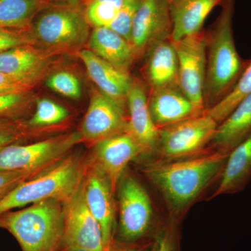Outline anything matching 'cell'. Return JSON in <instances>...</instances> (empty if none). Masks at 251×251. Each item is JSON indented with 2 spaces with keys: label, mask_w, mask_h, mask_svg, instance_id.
Wrapping results in <instances>:
<instances>
[{
  "label": "cell",
  "mask_w": 251,
  "mask_h": 251,
  "mask_svg": "<svg viewBox=\"0 0 251 251\" xmlns=\"http://www.w3.org/2000/svg\"><path fill=\"white\" fill-rule=\"evenodd\" d=\"M151 251H175L174 234L169 229L157 235Z\"/></svg>",
  "instance_id": "836d02e7"
},
{
  "label": "cell",
  "mask_w": 251,
  "mask_h": 251,
  "mask_svg": "<svg viewBox=\"0 0 251 251\" xmlns=\"http://www.w3.org/2000/svg\"><path fill=\"white\" fill-rule=\"evenodd\" d=\"M87 163L84 155L72 151L11 191L0 202V214L46 200L62 202L83 179Z\"/></svg>",
  "instance_id": "277c9868"
},
{
  "label": "cell",
  "mask_w": 251,
  "mask_h": 251,
  "mask_svg": "<svg viewBox=\"0 0 251 251\" xmlns=\"http://www.w3.org/2000/svg\"><path fill=\"white\" fill-rule=\"evenodd\" d=\"M118 251H139L133 250V249H122V250H120Z\"/></svg>",
  "instance_id": "74e56055"
},
{
  "label": "cell",
  "mask_w": 251,
  "mask_h": 251,
  "mask_svg": "<svg viewBox=\"0 0 251 251\" xmlns=\"http://www.w3.org/2000/svg\"><path fill=\"white\" fill-rule=\"evenodd\" d=\"M68 116L69 111L64 107L50 99H41L36 101L35 112L27 122L34 128H45L59 125Z\"/></svg>",
  "instance_id": "4316f807"
},
{
  "label": "cell",
  "mask_w": 251,
  "mask_h": 251,
  "mask_svg": "<svg viewBox=\"0 0 251 251\" xmlns=\"http://www.w3.org/2000/svg\"><path fill=\"white\" fill-rule=\"evenodd\" d=\"M54 54L34 45L18 46L0 52V72L31 88L49 72Z\"/></svg>",
  "instance_id": "5bb4252c"
},
{
  "label": "cell",
  "mask_w": 251,
  "mask_h": 251,
  "mask_svg": "<svg viewBox=\"0 0 251 251\" xmlns=\"http://www.w3.org/2000/svg\"><path fill=\"white\" fill-rule=\"evenodd\" d=\"M24 45H34L29 29L0 28V52Z\"/></svg>",
  "instance_id": "d6a6232c"
},
{
  "label": "cell",
  "mask_w": 251,
  "mask_h": 251,
  "mask_svg": "<svg viewBox=\"0 0 251 251\" xmlns=\"http://www.w3.org/2000/svg\"><path fill=\"white\" fill-rule=\"evenodd\" d=\"M46 0H0V28L28 29Z\"/></svg>",
  "instance_id": "cb8c5ba5"
},
{
  "label": "cell",
  "mask_w": 251,
  "mask_h": 251,
  "mask_svg": "<svg viewBox=\"0 0 251 251\" xmlns=\"http://www.w3.org/2000/svg\"><path fill=\"white\" fill-rule=\"evenodd\" d=\"M90 27L80 4H49L29 29L34 46L57 54L80 50L88 41Z\"/></svg>",
  "instance_id": "5b68a950"
},
{
  "label": "cell",
  "mask_w": 251,
  "mask_h": 251,
  "mask_svg": "<svg viewBox=\"0 0 251 251\" xmlns=\"http://www.w3.org/2000/svg\"><path fill=\"white\" fill-rule=\"evenodd\" d=\"M87 1H88V0H80V4H84L85 2H87Z\"/></svg>",
  "instance_id": "f35d334b"
},
{
  "label": "cell",
  "mask_w": 251,
  "mask_h": 251,
  "mask_svg": "<svg viewBox=\"0 0 251 251\" xmlns=\"http://www.w3.org/2000/svg\"><path fill=\"white\" fill-rule=\"evenodd\" d=\"M30 100L29 92L0 96V119H21Z\"/></svg>",
  "instance_id": "4dcf8cb0"
},
{
  "label": "cell",
  "mask_w": 251,
  "mask_h": 251,
  "mask_svg": "<svg viewBox=\"0 0 251 251\" xmlns=\"http://www.w3.org/2000/svg\"><path fill=\"white\" fill-rule=\"evenodd\" d=\"M173 23L168 0H142L132 27L131 43L138 57L158 41L171 39Z\"/></svg>",
  "instance_id": "7c38bea8"
},
{
  "label": "cell",
  "mask_w": 251,
  "mask_h": 251,
  "mask_svg": "<svg viewBox=\"0 0 251 251\" xmlns=\"http://www.w3.org/2000/svg\"><path fill=\"white\" fill-rule=\"evenodd\" d=\"M226 0H174L171 3V40H181L203 30L206 18Z\"/></svg>",
  "instance_id": "44dd1931"
},
{
  "label": "cell",
  "mask_w": 251,
  "mask_h": 251,
  "mask_svg": "<svg viewBox=\"0 0 251 251\" xmlns=\"http://www.w3.org/2000/svg\"><path fill=\"white\" fill-rule=\"evenodd\" d=\"M84 177L75 191L62 201L64 234L62 246H74L91 251H105L98 221L86 202Z\"/></svg>",
  "instance_id": "9c48e42d"
},
{
  "label": "cell",
  "mask_w": 251,
  "mask_h": 251,
  "mask_svg": "<svg viewBox=\"0 0 251 251\" xmlns=\"http://www.w3.org/2000/svg\"><path fill=\"white\" fill-rule=\"evenodd\" d=\"M221 6L219 17L213 27L206 31L205 112L233 90L251 60L241 57L234 42L232 28L234 0H226Z\"/></svg>",
  "instance_id": "6da1fadb"
},
{
  "label": "cell",
  "mask_w": 251,
  "mask_h": 251,
  "mask_svg": "<svg viewBox=\"0 0 251 251\" xmlns=\"http://www.w3.org/2000/svg\"><path fill=\"white\" fill-rule=\"evenodd\" d=\"M125 109L100 90H94L80 133L82 140L96 143L128 131Z\"/></svg>",
  "instance_id": "8fae6325"
},
{
  "label": "cell",
  "mask_w": 251,
  "mask_h": 251,
  "mask_svg": "<svg viewBox=\"0 0 251 251\" xmlns=\"http://www.w3.org/2000/svg\"><path fill=\"white\" fill-rule=\"evenodd\" d=\"M170 1V3H171L172 1H174V0H168Z\"/></svg>",
  "instance_id": "ab89813d"
},
{
  "label": "cell",
  "mask_w": 251,
  "mask_h": 251,
  "mask_svg": "<svg viewBox=\"0 0 251 251\" xmlns=\"http://www.w3.org/2000/svg\"><path fill=\"white\" fill-rule=\"evenodd\" d=\"M251 133V94L220 123L211 143L217 151L229 153Z\"/></svg>",
  "instance_id": "7402d4cb"
},
{
  "label": "cell",
  "mask_w": 251,
  "mask_h": 251,
  "mask_svg": "<svg viewBox=\"0 0 251 251\" xmlns=\"http://www.w3.org/2000/svg\"><path fill=\"white\" fill-rule=\"evenodd\" d=\"M77 54L99 90L125 109L127 92L131 80L129 74L120 72L89 49L81 50Z\"/></svg>",
  "instance_id": "d6986e66"
},
{
  "label": "cell",
  "mask_w": 251,
  "mask_h": 251,
  "mask_svg": "<svg viewBox=\"0 0 251 251\" xmlns=\"http://www.w3.org/2000/svg\"><path fill=\"white\" fill-rule=\"evenodd\" d=\"M126 0H88L82 4L90 27H108L125 4Z\"/></svg>",
  "instance_id": "484cf974"
},
{
  "label": "cell",
  "mask_w": 251,
  "mask_h": 251,
  "mask_svg": "<svg viewBox=\"0 0 251 251\" xmlns=\"http://www.w3.org/2000/svg\"><path fill=\"white\" fill-rule=\"evenodd\" d=\"M228 155L216 150L189 159L153 163L147 167L145 173L172 210L179 212L222 173Z\"/></svg>",
  "instance_id": "7a4b0ae2"
},
{
  "label": "cell",
  "mask_w": 251,
  "mask_h": 251,
  "mask_svg": "<svg viewBox=\"0 0 251 251\" xmlns=\"http://www.w3.org/2000/svg\"><path fill=\"white\" fill-rule=\"evenodd\" d=\"M83 181L86 202L100 225L105 251H110L113 245L115 210L110 181L91 160L87 161Z\"/></svg>",
  "instance_id": "4fadbf2b"
},
{
  "label": "cell",
  "mask_w": 251,
  "mask_h": 251,
  "mask_svg": "<svg viewBox=\"0 0 251 251\" xmlns=\"http://www.w3.org/2000/svg\"><path fill=\"white\" fill-rule=\"evenodd\" d=\"M0 228L16 238L22 251H58L64 234L62 203L46 200L0 214Z\"/></svg>",
  "instance_id": "3957f363"
},
{
  "label": "cell",
  "mask_w": 251,
  "mask_h": 251,
  "mask_svg": "<svg viewBox=\"0 0 251 251\" xmlns=\"http://www.w3.org/2000/svg\"><path fill=\"white\" fill-rule=\"evenodd\" d=\"M144 153L141 145L126 131L96 143L91 161L108 177L115 192L126 167L135 157Z\"/></svg>",
  "instance_id": "9a60e30c"
},
{
  "label": "cell",
  "mask_w": 251,
  "mask_h": 251,
  "mask_svg": "<svg viewBox=\"0 0 251 251\" xmlns=\"http://www.w3.org/2000/svg\"><path fill=\"white\" fill-rule=\"evenodd\" d=\"M128 105V131L143 148L145 153L157 149L159 129L153 123L148 104V90L138 78L131 77L126 95Z\"/></svg>",
  "instance_id": "2e32d148"
},
{
  "label": "cell",
  "mask_w": 251,
  "mask_h": 251,
  "mask_svg": "<svg viewBox=\"0 0 251 251\" xmlns=\"http://www.w3.org/2000/svg\"><path fill=\"white\" fill-rule=\"evenodd\" d=\"M145 54V77L148 92L179 87L177 56L171 39L158 41Z\"/></svg>",
  "instance_id": "ac0fdd59"
},
{
  "label": "cell",
  "mask_w": 251,
  "mask_h": 251,
  "mask_svg": "<svg viewBox=\"0 0 251 251\" xmlns=\"http://www.w3.org/2000/svg\"><path fill=\"white\" fill-rule=\"evenodd\" d=\"M40 128L28 125L22 119H0V150L14 144H19L31 137L40 135Z\"/></svg>",
  "instance_id": "83f0119b"
},
{
  "label": "cell",
  "mask_w": 251,
  "mask_h": 251,
  "mask_svg": "<svg viewBox=\"0 0 251 251\" xmlns=\"http://www.w3.org/2000/svg\"><path fill=\"white\" fill-rule=\"evenodd\" d=\"M142 0H126L113 22L108 28L120 34L126 40L131 43L132 27L135 14Z\"/></svg>",
  "instance_id": "f546056e"
},
{
  "label": "cell",
  "mask_w": 251,
  "mask_h": 251,
  "mask_svg": "<svg viewBox=\"0 0 251 251\" xmlns=\"http://www.w3.org/2000/svg\"><path fill=\"white\" fill-rule=\"evenodd\" d=\"M58 251H91L82 248L74 247V246H62Z\"/></svg>",
  "instance_id": "8d00e7d4"
},
{
  "label": "cell",
  "mask_w": 251,
  "mask_h": 251,
  "mask_svg": "<svg viewBox=\"0 0 251 251\" xmlns=\"http://www.w3.org/2000/svg\"><path fill=\"white\" fill-rule=\"evenodd\" d=\"M172 41V40H171ZM178 60L179 87L199 113H204L206 65V31L172 41Z\"/></svg>",
  "instance_id": "ba28073f"
},
{
  "label": "cell",
  "mask_w": 251,
  "mask_h": 251,
  "mask_svg": "<svg viewBox=\"0 0 251 251\" xmlns=\"http://www.w3.org/2000/svg\"><path fill=\"white\" fill-rule=\"evenodd\" d=\"M87 44L92 52L125 74H129L139 57L130 43L108 27L94 28Z\"/></svg>",
  "instance_id": "ffe728a7"
},
{
  "label": "cell",
  "mask_w": 251,
  "mask_h": 251,
  "mask_svg": "<svg viewBox=\"0 0 251 251\" xmlns=\"http://www.w3.org/2000/svg\"><path fill=\"white\" fill-rule=\"evenodd\" d=\"M251 94V59L233 90L215 106L206 110L205 113L214 119L219 125L233 111L243 99Z\"/></svg>",
  "instance_id": "d4e9b609"
},
{
  "label": "cell",
  "mask_w": 251,
  "mask_h": 251,
  "mask_svg": "<svg viewBox=\"0 0 251 251\" xmlns=\"http://www.w3.org/2000/svg\"><path fill=\"white\" fill-rule=\"evenodd\" d=\"M46 85L50 90L68 98L77 99L82 95L80 80L75 74L67 71L52 74L46 80Z\"/></svg>",
  "instance_id": "f1b7e54d"
},
{
  "label": "cell",
  "mask_w": 251,
  "mask_h": 251,
  "mask_svg": "<svg viewBox=\"0 0 251 251\" xmlns=\"http://www.w3.org/2000/svg\"><path fill=\"white\" fill-rule=\"evenodd\" d=\"M119 232L126 242L141 239L151 227L153 211L148 193L131 176L119 181Z\"/></svg>",
  "instance_id": "30bf717a"
},
{
  "label": "cell",
  "mask_w": 251,
  "mask_h": 251,
  "mask_svg": "<svg viewBox=\"0 0 251 251\" xmlns=\"http://www.w3.org/2000/svg\"><path fill=\"white\" fill-rule=\"evenodd\" d=\"M49 4H79L80 0H46Z\"/></svg>",
  "instance_id": "e575fe53"
},
{
  "label": "cell",
  "mask_w": 251,
  "mask_h": 251,
  "mask_svg": "<svg viewBox=\"0 0 251 251\" xmlns=\"http://www.w3.org/2000/svg\"><path fill=\"white\" fill-rule=\"evenodd\" d=\"M50 166L32 170L0 171V202L20 184L46 171Z\"/></svg>",
  "instance_id": "1f68e13d"
},
{
  "label": "cell",
  "mask_w": 251,
  "mask_h": 251,
  "mask_svg": "<svg viewBox=\"0 0 251 251\" xmlns=\"http://www.w3.org/2000/svg\"><path fill=\"white\" fill-rule=\"evenodd\" d=\"M251 177V133L229 153L213 197L240 191Z\"/></svg>",
  "instance_id": "603a6c76"
},
{
  "label": "cell",
  "mask_w": 251,
  "mask_h": 251,
  "mask_svg": "<svg viewBox=\"0 0 251 251\" xmlns=\"http://www.w3.org/2000/svg\"><path fill=\"white\" fill-rule=\"evenodd\" d=\"M219 124L204 112L159 128L156 150L166 159H179L201 151L215 135Z\"/></svg>",
  "instance_id": "52a82bcc"
},
{
  "label": "cell",
  "mask_w": 251,
  "mask_h": 251,
  "mask_svg": "<svg viewBox=\"0 0 251 251\" xmlns=\"http://www.w3.org/2000/svg\"><path fill=\"white\" fill-rule=\"evenodd\" d=\"M20 92H21V91L16 90V89L10 88V87H1L0 86V96L6 95V94L20 93Z\"/></svg>",
  "instance_id": "d590c367"
},
{
  "label": "cell",
  "mask_w": 251,
  "mask_h": 251,
  "mask_svg": "<svg viewBox=\"0 0 251 251\" xmlns=\"http://www.w3.org/2000/svg\"><path fill=\"white\" fill-rule=\"evenodd\" d=\"M148 104L153 123L158 129L202 115L197 111L179 87L148 92Z\"/></svg>",
  "instance_id": "e0dca14e"
},
{
  "label": "cell",
  "mask_w": 251,
  "mask_h": 251,
  "mask_svg": "<svg viewBox=\"0 0 251 251\" xmlns=\"http://www.w3.org/2000/svg\"><path fill=\"white\" fill-rule=\"evenodd\" d=\"M82 141L80 131H73L27 145H9L0 150V171L32 170L52 166Z\"/></svg>",
  "instance_id": "8992f818"
}]
</instances>
